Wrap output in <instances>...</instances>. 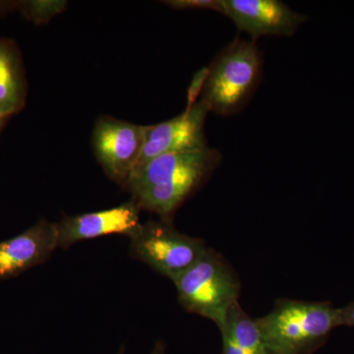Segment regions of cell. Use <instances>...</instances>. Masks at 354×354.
Here are the masks:
<instances>
[{"mask_svg": "<svg viewBox=\"0 0 354 354\" xmlns=\"http://www.w3.org/2000/svg\"><path fill=\"white\" fill-rule=\"evenodd\" d=\"M209 73V67H202L198 70L196 73L191 79L189 87L187 88V95H186V108L188 111L197 102L198 97L202 94L204 90L205 84L207 82Z\"/></svg>", "mask_w": 354, "mask_h": 354, "instance_id": "cell-14", "label": "cell"}, {"mask_svg": "<svg viewBox=\"0 0 354 354\" xmlns=\"http://www.w3.org/2000/svg\"><path fill=\"white\" fill-rule=\"evenodd\" d=\"M165 346L162 342H158L156 344L155 348H153L151 354H165Z\"/></svg>", "mask_w": 354, "mask_h": 354, "instance_id": "cell-17", "label": "cell"}, {"mask_svg": "<svg viewBox=\"0 0 354 354\" xmlns=\"http://www.w3.org/2000/svg\"><path fill=\"white\" fill-rule=\"evenodd\" d=\"M57 247V223L44 218L17 236L0 242V281L43 264Z\"/></svg>", "mask_w": 354, "mask_h": 354, "instance_id": "cell-10", "label": "cell"}, {"mask_svg": "<svg viewBox=\"0 0 354 354\" xmlns=\"http://www.w3.org/2000/svg\"><path fill=\"white\" fill-rule=\"evenodd\" d=\"M25 82L13 44L0 41V115L18 113L24 106Z\"/></svg>", "mask_w": 354, "mask_h": 354, "instance_id": "cell-12", "label": "cell"}, {"mask_svg": "<svg viewBox=\"0 0 354 354\" xmlns=\"http://www.w3.org/2000/svg\"><path fill=\"white\" fill-rule=\"evenodd\" d=\"M209 113L206 104L199 101L171 120L144 127L145 141L135 169L165 153L193 152L207 148L205 124Z\"/></svg>", "mask_w": 354, "mask_h": 354, "instance_id": "cell-7", "label": "cell"}, {"mask_svg": "<svg viewBox=\"0 0 354 354\" xmlns=\"http://www.w3.org/2000/svg\"><path fill=\"white\" fill-rule=\"evenodd\" d=\"M201 100L218 115L239 113L252 97L262 77V53L255 41L235 39L216 55Z\"/></svg>", "mask_w": 354, "mask_h": 354, "instance_id": "cell-3", "label": "cell"}, {"mask_svg": "<svg viewBox=\"0 0 354 354\" xmlns=\"http://www.w3.org/2000/svg\"><path fill=\"white\" fill-rule=\"evenodd\" d=\"M221 162V153L207 148L165 153L135 169L127 185L140 209L171 221L174 212L202 185Z\"/></svg>", "mask_w": 354, "mask_h": 354, "instance_id": "cell-1", "label": "cell"}, {"mask_svg": "<svg viewBox=\"0 0 354 354\" xmlns=\"http://www.w3.org/2000/svg\"><path fill=\"white\" fill-rule=\"evenodd\" d=\"M221 354H272L266 344L257 321L236 302L228 311L221 328Z\"/></svg>", "mask_w": 354, "mask_h": 354, "instance_id": "cell-11", "label": "cell"}, {"mask_svg": "<svg viewBox=\"0 0 354 354\" xmlns=\"http://www.w3.org/2000/svg\"><path fill=\"white\" fill-rule=\"evenodd\" d=\"M256 321L272 354H313L339 327V308L330 302L279 298Z\"/></svg>", "mask_w": 354, "mask_h": 354, "instance_id": "cell-2", "label": "cell"}, {"mask_svg": "<svg viewBox=\"0 0 354 354\" xmlns=\"http://www.w3.org/2000/svg\"><path fill=\"white\" fill-rule=\"evenodd\" d=\"M140 209L135 199H131L114 208L66 216L57 223L58 247L66 249L76 242L111 234L131 239L141 228Z\"/></svg>", "mask_w": 354, "mask_h": 354, "instance_id": "cell-8", "label": "cell"}, {"mask_svg": "<svg viewBox=\"0 0 354 354\" xmlns=\"http://www.w3.org/2000/svg\"><path fill=\"white\" fill-rule=\"evenodd\" d=\"M4 121H6V120H0V130H1L2 127H3Z\"/></svg>", "mask_w": 354, "mask_h": 354, "instance_id": "cell-18", "label": "cell"}, {"mask_svg": "<svg viewBox=\"0 0 354 354\" xmlns=\"http://www.w3.org/2000/svg\"><path fill=\"white\" fill-rule=\"evenodd\" d=\"M164 3L176 9H209L225 14L223 0H169Z\"/></svg>", "mask_w": 354, "mask_h": 354, "instance_id": "cell-15", "label": "cell"}, {"mask_svg": "<svg viewBox=\"0 0 354 354\" xmlns=\"http://www.w3.org/2000/svg\"><path fill=\"white\" fill-rule=\"evenodd\" d=\"M339 326L354 327V302L339 308Z\"/></svg>", "mask_w": 354, "mask_h": 354, "instance_id": "cell-16", "label": "cell"}, {"mask_svg": "<svg viewBox=\"0 0 354 354\" xmlns=\"http://www.w3.org/2000/svg\"><path fill=\"white\" fill-rule=\"evenodd\" d=\"M120 354H122V351H120Z\"/></svg>", "mask_w": 354, "mask_h": 354, "instance_id": "cell-20", "label": "cell"}, {"mask_svg": "<svg viewBox=\"0 0 354 354\" xmlns=\"http://www.w3.org/2000/svg\"><path fill=\"white\" fill-rule=\"evenodd\" d=\"M130 241L133 257L172 281L201 259L208 249L203 239L178 232L171 221L165 220L142 223Z\"/></svg>", "mask_w": 354, "mask_h": 354, "instance_id": "cell-5", "label": "cell"}, {"mask_svg": "<svg viewBox=\"0 0 354 354\" xmlns=\"http://www.w3.org/2000/svg\"><path fill=\"white\" fill-rule=\"evenodd\" d=\"M25 6V12L28 17L35 21L37 24H41L55 17L57 14L62 12L66 6V2L30 1Z\"/></svg>", "mask_w": 354, "mask_h": 354, "instance_id": "cell-13", "label": "cell"}, {"mask_svg": "<svg viewBox=\"0 0 354 354\" xmlns=\"http://www.w3.org/2000/svg\"><path fill=\"white\" fill-rule=\"evenodd\" d=\"M144 127L101 116L93 130V149L106 176L127 187L143 151Z\"/></svg>", "mask_w": 354, "mask_h": 354, "instance_id": "cell-6", "label": "cell"}, {"mask_svg": "<svg viewBox=\"0 0 354 354\" xmlns=\"http://www.w3.org/2000/svg\"><path fill=\"white\" fill-rule=\"evenodd\" d=\"M6 120V118H2V116H1V115H0V120Z\"/></svg>", "mask_w": 354, "mask_h": 354, "instance_id": "cell-19", "label": "cell"}, {"mask_svg": "<svg viewBox=\"0 0 354 354\" xmlns=\"http://www.w3.org/2000/svg\"><path fill=\"white\" fill-rule=\"evenodd\" d=\"M225 15L241 31L254 39L263 36L291 37L306 16L279 0H223Z\"/></svg>", "mask_w": 354, "mask_h": 354, "instance_id": "cell-9", "label": "cell"}, {"mask_svg": "<svg viewBox=\"0 0 354 354\" xmlns=\"http://www.w3.org/2000/svg\"><path fill=\"white\" fill-rule=\"evenodd\" d=\"M174 283L181 306L189 313L209 319L218 330L241 295L236 272L221 254L211 248Z\"/></svg>", "mask_w": 354, "mask_h": 354, "instance_id": "cell-4", "label": "cell"}]
</instances>
